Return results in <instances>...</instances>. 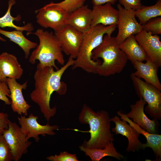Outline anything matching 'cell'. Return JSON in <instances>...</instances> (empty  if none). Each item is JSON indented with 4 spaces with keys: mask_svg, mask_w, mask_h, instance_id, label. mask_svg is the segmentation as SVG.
Listing matches in <instances>:
<instances>
[{
    "mask_svg": "<svg viewBox=\"0 0 161 161\" xmlns=\"http://www.w3.org/2000/svg\"><path fill=\"white\" fill-rule=\"evenodd\" d=\"M121 120L119 117L115 116L111 118V121L114 122L115 127L112 131L117 134H120L128 139V144L126 151L128 152H134L142 148L143 143L139 140L140 134L124 120Z\"/></svg>",
    "mask_w": 161,
    "mask_h": 161,
    "instance_id": "15",
    "label": "cell"
},
{
    "mask_svg": "<svg viewBox=\"0 0 161 161\" xmlns=\"http://www.w3.org/2000/svg\"><path fill=\"white\" fill-rule=\"evenodd\" d=\"M117 7L118 32L115 38L119 45L129 36L139 33L143 30V27L136 18L135 10H126L120 4H117Z\"/></svg>",
    "mask_w": 161,
    "mask_h": 161,
    "instance_id": "10",
    "label": "cell"
},
{
    "mask_svg": "<svg viewBox=\"0 0 161 161\" xmlns=\"http://www.w3.org/2000/svg\"><path fill=\"white\" fill-rule=\"evenodd\" d=\"M117 0H92V3L94 6L103 5L106 3H110L114 4Z\"/></svg>",
    "mask_w": 161,
    "mask_h": 161,
    "instance_id": "33",
    "label": "cell"
},
{
    "mask_svg": "<svg viewBox=\"0 0 161 161\" xmlns=\"http://www.w3.org/2000/svg\"><path fill=\"white\" fill-rule=\"evenodd\" d=\"M117 27L116 25L105 26L98 24L91 27L88 31L83 33L82 44L72 66V69L80 68L87 73L96 74L97 68L101 61L99 59L96 61L92 60V52L102 42L104 35H111Z\"/></svg>",
    "mask_w": 161,
    "mask_h": 161,
    "instance_id": "4",
    "label": "cell"
},
{
    "mask_svg": "<svg viewBox=\"0 0 161 161\" xmlns=\"http://www.w3.org/2000/svg\"><path fill=\"white\" fill-rule=\"evenodd\" d=\"M35 11L36 22L43 28H51L55 32L66 25L69 13L52 2Z\"/></svg>",
    "mask_w": 161,
    "mask_h": 161,
    "instance_id": "7",
    "label": "cell"
},
{
    "mask_svg": "<svg viewBox=\"0 0 161 161\" xmlns=\"http://www.w3.org/2000/svg\"><path fill=\"white\" fill-rule=\"evenodd\" d=\"M144 63L142 61H135L132 63L136 71L134 73L137 77L143 79L145 81L161 90V84L158 76L159 67L148 57Z\"/></svg>",
    "mask_w": 161,
    "mask_h": 161,
    "instance_id": "17",
    "label": "cell"
},
{
    "mask_svg": "<svg viewBox=\"0 0 161 161\" xmlns=\"http://www.w3.org/2000/svg\"><path fill=\"white\" fill-rule=\"evenodd\" d=\"M92 19V10L88 5H84L69 13L66 24L83 33L91 28Z\"/></svg>",
    "mask_w": 161,
    "mask_h": 161,
    "instance_id": "18",
    "label": "cell"
},
{
    "mask_svg": "<svg viewBox=\"0 0 161 161\" xmlns=\"http://www.w3.org/2000/svg\"><path fill=\"white\" fill-rule=\"evenodd\" d=\"M120 4L123 6V8L127 10H136L142 6L141 1L140 0H119Z\"/></svg>",
    "mask_w": 161,
    "mask_h": 161,
    "instance_id": "31",
    "label": "cell"
},
{
    "mask_svg": "<svg viewBox=\"0 0 161 161\" xmlns=\"http://www.w3.org/2000/svg\"><path fill=\"white\" fill-rule=\"evenodd\" d=\"M0 69L3 77L16 79H20L23 70L14 55L4 52L0 55Z\"/></svg>",
    "mask_w": 161,
    "mask_h": 161,
    "instance_id": "20",
    "label": "cell"
},
{
    "mask_svg": "<svg viewBox=\"0 0 161 161\" xmlns=\"http://www.w3.org/2000/svg\"><path fill=\"white\" fill-rule=\"evenodd\" d=\"M131 78L136 93L146 103L145 111L153 119H161V93L153 86L137 77L133 73Z\"/></svg>",
    "mask_w": 161,
    "mask_h": 161,
    "instance_id": "6",
    "label": "cell"
},
{
    "mask_svg": "<svg viewBox=\"0 0 161 161\" xmlns=\"http://www.w3.org/2000/svg\"><path fill=\"white\" fill-rule=\"evenodd\" d=\"M140 0L141 1V0Z\"/></svg>",
    "mask_w": 161,
    "mask_h": 161,
    "instance_id": "36",
    "label": "cell"
},
{
    "mask_svg": "<svg viewBox=\"0 0 161 161\" xmlns=\"http://www.w3.org/2000/svg\"><path fill=\"white\" fill-rule=\"evenodd\" d=\"M117 114L120 117V119L124 120L134 128L140 134L144 136L146 139V142L142 145V149L149 147L151 148L156 156V161L161 160V135L149 133L142 129L138 125L127 117L125 114L118 111Z\"/></svg>",
    "mask_w": 161,
    "mask_h": 161,
    "instance_id": "19",
    "label": "cell"
},
{
    "mask_svg": "<svg viewBox=\"0 0 161 161\" xmlns=\"http://www.w3.org/2000/svg\"><path fill=\"white\" fill-rule=\"evenodd\" d=\"M148 57L159 67L161 66V42L157 35L142 30L135 36Z\"/></svg>",
    "mask_w": 161,
    "mask_h": 161,
    "instance_id": "12",
    "label": "cell"
},
{
    "mask_svg": "<svg viewBox=\"0 0 161 161\" xmlns=\"http://www.w3.org/2000/svg\"><path fill=\"white\" fill-rule=\"evenodd\" d=\"M61 49L66 55L76 58L82 44L83 33L66 24L61 30L54 33Z\"/></svg>",
    "mask_w": 161,
    "mask_h": 161,
    "instance_id": "11",
    "label": "cell"
},
{
    "mask_svg": "<svg viewBox=\"0 0 161 161\" xmlns=\"http://www.w3.org/2000/svg\"><path fill=\"white\" fill-rule=\"evenodd\" d=\"M2 135L10 148L13 160L19 161L23 155L27 153L28 148L32 143L27 140L26 135L16 123L9 120L8 128Z\"/></svg>",
    "mask_w": 161,
    "mask_h": 161,
    "instance_id": "8",
    "label": "cell"
},
{
    "mask_svg": "<svg viewBox=\"0 0 161 161\" xmlns=\"http://www.w3.org/2000/svg\"><path fill=\"white\" fill-rule=\"evenodd\" d=\"M8 117L7 113L0 112V135L2 134L3 131L8 128Z\"/></svg>",
    "mask_w": 161,
    "mask_h": 161,
    "instance_id": "32",
    "label": "cell"
},
{
    "mask_svg": "<svg viewBox=\"0 0 161 161\" xmlns=\"http://www.w3.org/2000/svg\"><path fill=\"white\" fill-rule=\"evenodd\" d=\"M10 91L5 81L0 82V100L4 101L6 105H10L11 100L8 97L10 96Z\"/></svg>",
    "mask_w": 161,
    "mask_h": 161,
    "instance_id": "30",
    "label": "cell"
},
{
    "mask_svg": "<svg viewBox=\"0 0 161 161\" xmlns=\"http://www.w3.org/2000/svg\"><path fill=\"white\" fill-rule=\"evenodd\" d=\"M80 151L89 156L92 161H99L106 156H110L120 160L124 157L119 153L115 148L113 141L109 142L103 148H89L82 145L79 146Z\"/></svg>",
    "mask_w": 161,
    "mask_h": 161,
    "instance_id": "22",
    "label": "cell"
},
{
    "mask_svg": "<svg viewBox=\"0 0 161 161\" xmlns=\"http://www.w3.org/2000/svg\"><path fill=\"white\" fill-rule=\"evenodd\" d=\"M146 104L143 99L140 98L135 104L130 105L131 111L125 115L149 133L157 134L159 126L158 120L154 119L151 120L146 115L144 112V106Z\"/></svg>",
    "mask_w": 161,
    "mask_h": 161,
    "instance_id": "13",
    "label": "cell"
},
{
    "mask_svg": "<svg viewBox=\"0 0 161 161\" xmlns=\"http://www.w3.org/2000/svg\"><path fill=\"white\" fill-rule=\"evenodd\" d=\"M75 60L69 56L66 63L55 71L53 66H41L38 64L34 75L35 89L31 93V100L39 106L41 112L47 122L57 112V107L51 108L50 103L54 92L60 95L65 94L67 90L66 83L61 81L65 71L74 63Z\"/></svg>",
    "mask_w": 161,
    "mask_h": 161,
    "instance_id": "1",
    "label": "cell"
},
{
    "mask_svg": "<svg viewBox=\"0 0 161 161\" xmlns=\"http://www.w3.org/2000/svg\"><path fill=\"white\" fill-rule=\"evenodd\" d=\"M22 32L17 30L8 31L0 28V34L9 38L10 41L18 45L24 51L25 58L27 59L29 58L30 50L35 48L38 44L27 38L24 35Z\"/></svg>",
    "mask_w": 161,
    "mask_h": 161,
    "instance_id": "23",
    "label": "cell"
},
{
    "mask_svg": "<svg viewBox=\"0 0 161 161\" xmlns=\"http://www.w3.org/2000/svg\"><path fill=\"white\" fill-rule=\"evenodd\" d=\"M46 159L51 161H78L76 154H71L67 151L61 152L58 155L47 157Z\"/></svg>",
    "mask_w": 161,
    "mask_h": 161,
    "instance_id": "29",
    "label": "cell"
},
{
    "mask_svg": "<svg viewBox=\"0 0 161 161\" xmlns=\"http://www.w3.org/2000/svg\"><path fill=\"white\" fill-rule=\"evenodd\" d=\"M6 81L10 91L11 106L13 111L18 114L26 116L28 110L31 107L25 100L22 94L23 89H26L27 84L26 81L23 84L17 82L16 79L7 78Z\"/></svg>",
    "mask_w": 161,
    "mask_h": 161,
    "instance_id": "14",
    "label": "cell"
},
{
    "mask_svg": "<svg viewBox=\"0 0 161 161\" xmlns=\"http://www.w3.org/2000/svg\"><path fill=\"white\" fill-rule=\"evenodd\" d=\"M111 118L107 112L101 110L95 112L86 104H84L78 120L82 124H88L90 129L82 131L77 129H66L76 131L89 132L90 137L85 140L82 145L89 148H103L109 142L114 141V134L110 130Z\"/></svg>",
    "mask_w": 161,
    "mask_h": 161,
    "instance_id": "2",
    "label": "cell"
},
{
    "mask_svg": "<svg viewBox=\"0 0 161 161\" xmlns=\"http://www.w3.org/2000/svg\"><path fill=\"white\" fill-rule=\"evenodd\" d=\"M86 0H64L58 3H54L69 13L84 5Z\"/></svg>",
    "mask_w": 161,
    "mask_h": 161,
    "instance_id": "27",
    "label": "cell"
},
{
    "mask_svg": "<svg viewBox=\"0 0 161 161\" xmlns=\"http://www.w3.org/2000/svg\"><path fill=\"white\" fill-rule=\"evenodd\" d=\"M0 40L2 41H6V40L0 36Z\"/></svg>",
    "mask_w": 161,
    "mask_h": 161,
    "instance_id": "35",
    "label": "cell"
},
{
    "mask_svg": "<svg viewBox=\"0 0 161 161\" xmlns=\"http://www.w3.org/2000/svg\"><path fill=\"white\" fill-rule=\"evenodd\" d=\"M142 25L143 30L146 32L154 35L161 34V17L160 16L150 19Z\"/></svg>",
    "mask_w": 161,
    "mask_h": 161,
    "instance_id": "26",
    "label": "cell"
},
{
    "mask_svg": "<svg viewBox=\"0 0 161 161\" xmlns=\"http://www.w3.org/2000/svg\"><path fill=\"white\" fill-rule=\"evenodd\" d=\"M15 0H9L8 2V7L5 14L0 18V27L4 28L9 27L15 29L16 30L22 31H26L29 33L34 30V27L31 23H28L22 27H19L15 25L13 22L14 21H18L21 19L20 15H18L16 17H13L11 15L10 11L12 7L16 3Z\"/></svg>",
    "mask_w": 161,
    "mask_h": 161,
    "instance_id": "24",
    "label": "cell"
},
{
    "mask_svg": "<svg viewBox=\"0 0 161 161\" xmlns=\"http://www.w3.org/2000/svg\"><path fill=\"white\" fill-rule=\"evenodd\" d=\"M4 81H6V79L3 77L0 69V82Z\"/></svg>",
    "mask_w": 161,
    "mask_h": 161,
    "instance_id": "34",
    "label": "cell"
},
{
    "mask_svg": "<svg viewBox=\"0 0 161 161\" xmlns=\"http://www.w3.org/2000/svg\"><path fill=\"white\" fill-rule=\"evenodd\" d=\"M119 46L132 64L136 61H146L148 58L144 49L136 40L134 35L126 38Z\"/></svg>",
    "mask_w": 161,
    "mask_h": 161,
    "instance_id": "21",
    "label": "cell"
},
{
    "mask_svg": "<svg viewBox=\"0 0 161 161\" xmlns=\"http://www.w3.org/2000/svg\"><path fill=\"white\" fill-rule=\"evenodd\" d=\"M38 116L31 113L28 117L21 115L18 117L21 131L26 135L27 140L31 138L38 142L40 140L39 135L45 136L46 135L53 136L56 133L55 130H58L59 126L57 125H50L47 122L45 125H42L38 122Z\"/></svg>",
    "mask_w": 161,
    "mask_h": 161,
    "instance_id": "9",
    "label": "cell"
},
{
    "mask_svg": "<svg viewBox=\"0 0 161 161\" xmlns=\"http://www.w3.org/2000/svg\"><path fill=\"white\" fill-rule=\"evenodd\" d=\"M136 17L140 23L143 25L150 19L161 16V0H158L154 5L150 6L142 5L135 11Z\"/></svg>",
    "mask_w": 161,
    "mask_h": 161,
    "instance_id": "25",
    "label": "cell"
},
{
    "mask_svg": "<svg viewBox=\"0 0 161 161\" xmlns=\"http://www.w3.org/2000/svg\"><path fill=\"white\" fill-rule=\"evenodd\" d=\"M13 157L10 148L2 134L0 135V161H11Z\"/></svg>",
    "mask_w": 161,
    "mask_h": 161,
    "instance_id": "28",
    "label": "cell"
},
{
    "mask_svg": "<svg viewBox=\"0 0 161 161\" xmlns=\"http://www.w3.org/2000/svg\"><path fill=\"white\" fill-rule=\"evenodd\" d=\"M33 34L38 37L39 43L32 52L29 61L34 64L36 60L41 66H53L56 70L59 69L56 65L57 61L60 64L64 65L65 61L62 51L55 35L52 32L44 31L38 29L35 32L27 33V35Z\"/></svg>",
    "mask_w": 161,
    "mask_h": 161,
    "instance_id": "5",
    "label": "cell"
},
{
    "mask_svg": "<svg viewBox=\"0 0 161 161\" xmlns=\"http://www.w3.org/2000/svg\"><path fill=\"white\" fill-rule=\"evenodd\" d=\"M112 5L110 3H106L103 5L93 6L92 10L91 27L98 24L105 26L117 25L118 12Z\"/></svg>",
    "mask_w": 161,
    "mask_h": 161,
    "instance_id": "16",
    "label": "cell"
},
{
    "mask_svg": "<svg viewBox=\"0 0 161 161\" xmlns=\"http://www.w3.org/2000/svg\"><path fill=\"white\" fill-rule=\"evenodd\" d=\"M115 37L105 34L100 44L92 51L91 58L103 61L96 69L97 74L108 77L121 72L128 60L125 53L120 48Z\"/></svg>",
    "mask_w": 161,
    "mask_h": 161,
    "instance_id": "3",
    "label": "cell"
}]
</instances>
